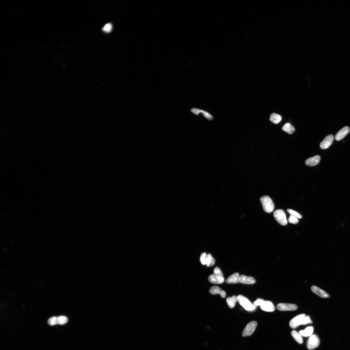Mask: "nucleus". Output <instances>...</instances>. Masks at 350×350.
Returning a JSON list of instances; mask_svg holds the SVG:
<instances>
[{
	"instance_id": "1",
	"label": "nucleus",
	"mask_w": 350,
	"mask_h": 350,
	"mask_svg": "<svg viewBox=\"0 0 350 350\" xmlns=\"http://www.w3.org/2000/svg\"><path fill=\"white\" fill-rule=\"evenodd\" d=\"M313 322L309 316H305L304 314H300L294 317L290 322V327L292 328H296L299 326L311 324Z\"/></svg>"
},
{
	"instance_id": "2",
	"label": "nucleus",
	"mask_w": 350,
	"mask_h": 350,
	"mask_svg": "<svg viewBox=\"0 0 350 350\" xmlns=\"http://www.w3.org/2000/svg\"><path fill=\"white\" fill-rule=\"evenodd\" d=\"M263 210L267 213H270L274 209V204L271 199L268 196H262L260 199Z\"/></svg>"
},
{
	"instance_id": "3",
	"label": "nucleus",
	"mask_w": 350,
	"mask_h": 350,
	"mask_svg": "<svg viewBox=\"0 0 350 350\" xmlns=\"http://www.w3.org/2000/svg\"><path fill=\"white\" fill-rule=\"evenodd\" d=\"M237 300L239 304L248 311H252L256 308V306L251 304L248 299L242 295H239Z\"/></svg>"
},
{
	"instance_id": "4",
	"label": "nucleus",
	"mask_w": 350,
	"mask_h": 350,
	"mask_svg": "<svg viewBox=\"0 0 350 350\" xmlns=\"http://www.w3.org/2000/svg\"><path fill=\"white\" fill-rule=\"evenodd\" d=\"M274 217L277 222L282 225L285 226L288 223L284 211L282 210H278L274 211Z\"/></svg>"
},
{
	"instance_id": "5",
	"label": "nucleus",
	"mask_w": 350,
	"mask_h": 350,
	"mask_svg": "<svg viewBox=\"0 0 350 350\" xmlns=\"http://www.w3.org/2000/svg\"><path fill=\"white\" fill-rule=\"evenodd\" d=\"M257 326V322L255 321H251L246 326L242 333L243 337L251 336Z\"/></svg>"
},
{
	"instance_id": "6",
	"label": "nucleus",
	"mask_w": 350,
	"mask_h": 350,
	"mask_svg": "<svg viewBox=\"0 0 350 350\" xmlns=\"http://www.w3.org/2000/svg\"><path fill=\"white\" fill-rule=\"evenodd\" d=\"M320 340L318 336L314 334L310 336L307 343L308 349L313 350L317 348L320 344Z\"/></svg>"
},
{
	"instance_id": "7",
	"label": "nucleus",
	"mask_w": 350,
	"mask_h": 350,
	"mask_svg": "<svg viewBox=\"0 0 350 350\" xmlns=\"http://www.w3.org/2000/svg\"><path fill=\"white\" fill-rule=\"evenodd\" d=\"M277 308L280 311H293L298 308L297 306L294 304L284 303L278 304Z\"/></svg>"
},
{
	"instance_id": "8",
	"label": "nucleus",
	"mask_w": 350,
	"mask_h": 350,
	"mask_svg": "<svg viewBox=\"0 0 350 350\" xmlns=\"http://www.w3.org/2000/svg\"><path fill=\"white\" fill-rule=\"evenodd\" d=\"M334 139V137L333 135H328L322 141L320 144V147L322 149H328L332 145Z\"/></svg>"
},
{
	"instance_id": "9",
	"label": "nucleus",
	"mask_w": 350,
	"mask_h": 350,
	"mask_svg": "<svg viewBox=\"0 0 350 350\" xmlns=\"http://www.w3.org/2000/svg\"><path fill=\"white\" fill-rule=\"evenodd\" d=\"M350 131L349 127L346 126L344 127L337 133L335 137V140L337 141H340L343 139L348 134Z\"/></svg>"
},
{
	"instance_id": "10",
	"label": "nucleus",
	"mask_w": 350,
	"mask_h": 350,
	"mask_svg": "<svg viewBox=\"0 0 350 350\" xmlns=\"http://www.w3.org/2000/svg\"><path fill=\"white\" fill-rule=\"evenodd\" d=\"M260 307L263 311L267 312H272L275 309L272 303L268 301H264L260 306Z\"/></svg>"
},
{
	"instance_id": "11",
	"label": "nucleus",
	"mask_w": 350,
	"mask_h": 350,
	"mask_svg": "<svg viewBox=\"0 0 350 350\" xmlns=\"http://www.w3.org/2000/svg\"><path fill=\"white\" fill-rule=\"evenodd\" d=\"M239 281L240 283L246 284H253L256 282L255 279L254 278L246 276L244 275L240 276Z\"/></svg>"
},
{
	"instance_id": "12",
	"label": "nucleus",
	"mask_w": 350,
	"mask_h": 350,
	"mask_svg": "<svg viewBox=\"0 0 350 350\" xmlns=\"http://www.w3.org/2000/svg\"><path fill=\"white\" fill-rule=\"evenodd\" d=\"M208 280L210 282L215 284H221L225 281L223 277L219 276L214 274L210 275Z\"/></svg>"
},
{
	"instance_id": "13",
	"label": "nucleus",
	"mask_w": 350,
	"mask_h": 350,
	"mask_svg": "<svg viewBox=\"0 0 350 350\" xmlns=\"http://www.w3.org/2000/svg\"><path fill=\"white\" fill-rule=\"evenodd\" d=\"M311 290L313 293L321 297L322 298L330 297L329 295L327 293L316 286H312L311 287Z\"/></svg>"
},
{
	"instance_id": "14",
	"label": "nucleus",
	"mask_w": 350,
	"mask_h": 350,
	"mask_svg": "<svg viewBox=\"0 0 350 350\" xmlns=\"http://www.w3.org/2000/svg\"><path fill=\"white\" fill-rule=\"evenodd\" d=\"M320 160V156L316 155L307 160L305 161V164L307 166H315L319 163Z\"/></svg>"
},
{
	"instance_id": "15",
	"label": "nucleus",
	"mask_w": 350,
	"mask_h": 350,
	"mask_svg": "<svg viewBox=\"0 0 350 350\" xmlns=\"http://www.w3.org/2000/svg\"><path fill=\"white\" fill-rule=\"evenodd\" d=\"M209 292L212 295L219 294L222 298H225L226 296V293L225 291L222 290L217 286L212 287L210 290Z\"/></svg>"
},
{
	"instance_id": "16",
	"label": "nucleus",
	"mask_w": 350,
	"mask_h": 350,
	"mask_svg": "<svg viewBox=\"0 0 350 350\" xmlns=\"http://www.w3.org/2000/svg\"><path fill=\"white\" fill-rule=\"evenodd\" d=\"M192 113L196 115H198L200 113L203 114L204 117L208 120H212L213 119V116L210 113L207 112L203 110L197 108H193L191 109Z\"/></svg>"
},
{
	"instance_id": "17",
	"label": "nucleus",
	"mask_w": 350,
	"mask_h": 350,
	"mask_svg": "<svg viewBox=\"0 0 350 350\" xmlns=\"http://www.w3.org/2000/svg\"><path fill=\"white\" fill-rule=\"evenodd\" d=\"M239 275L238 273H235L228 278L226 282L228 284H235L239 283Z\"/></svg>"
},
{
	"instance_id": "18",
	"label": "nucleus",
	"mask_w": 350,
	"mask_h": 350,
	"mask_svg": "<svg viewBox=\"0 0 350 350\" xmlns=\"http://www.w3.org/2000/svg\"><path fill=\"white\" fill-rule=\"evenodd\" d=\"M313 332V326H310L305 328L304 330H301L299 333L302 336L304 337H310L312 335Z\"/></svg>"
},
{
	"instance_id": "19",
	"label": "nucleus",
	"mask_w": 350,
	"mask_h": 350,
	"mask_svg": "<svg viewBox=\"0 0 350 350\" xmlns=\"http://www.w3.org/2000/svg\"><path fill=\"white\" fill-rule=\"evenodd\" d=\"M238 301L237 297L233 296L232 297H228L226 299L227 304L231 308L234 307L235 304Z\"/></svg>"
},
{
	"instance_id": "20",
	"label": "nucleus",
	"mask_w": 350,
	"mask_h": 350,
	"mask_svg": "<svg viewBox=\"0 0 350 350\" xmlns=\"http://www.w3.org/2000/svg\"><path fill=\"white\" fill-rule=\"evenodd\" d=\"M282 129L289 134H292L296 130L293 126L289 123L285 124L283 127Z\"/></svg>"
},
{
	"instance_id": "21",
	"label": "nucleus",
	"mask_w": 350,
	"mask_h": 350,
	"mask_svg": "<svg viewBox=\"0 0 350 350\" xmlns=\"http://www.w3.org/2000/svg\"><path fill=\"white\" fill-rule=\"evenodd\" d=\"M269 120L274 124H276L280 122L282 117L277 113H273L270 115Z\"/></svg>"
},
{
	"instance_id": "22",
	"label": "nucleus",
	"mask_w": 350,
	"mask_h": 350,
	"mask_svg": "<svg viewBox=\"0 0 350 350\" xmlns=\"http://www.w3.org/2000/svg\"><path fill=\"white\" fill-rule=\"evenodd\" d=\"M291 335L294 340H296L298 343L300 344H301L303 343V341L302 336L301 335L299 332H298L296 330H293L291 332Z\"/></svg>"
},
{
	"instance_id": "23",
	"label": "nucleus",
	"mask_w": 350,
	"mask_h": 350,
	"mask_svg": "<svg viewBox=\"0 0 350 350\" xmlns=\"http://www.w3.org/2000/svg\"><path fill=\"white\" fill-rule=\"evenodd\" d=\"M215 262V259L212 256L211 254H207L206 265L207 267L212 266L214 265Z\"/></svg>"
},
{
	"instance_id": "24",
	"label": "nucleus",
	"mask_w": 350,
	"mask_h": 350,
	"mask_svg": "<svg viewBox=\"0 0 350 350\" xmlns=\"http://www.w3.org/2000/svg\"><path fill=\"white\" fill-rule=\"evenodd\" d=\"M58 318V324L63 325L68 322V318L64 316H59Z\"/></svg>"
},
{
	"instance_id": "25",
	"label": "nucleus",
	"mask_w": 350,
	"mask_h": 350,
	"mask_svg": "<svg viewBox=\"0 0 350 350\" xmlns=\"http://www.w3.org/2000/svg\"><path fill=\"white\" fill-rule=\"evenodd\" d=\"M48 323L51 325H54L58 324L57 317L54 316L50 318L48 321Z\"/></svg>"
},
{
	"instance_id": "26",
	"label": "nucleus",
	"mask_w": 350,
	"mask_h": 350,
	"mask_svg": "<svg viewBox=\"0 0 350 350\" xmlns=\"http://www.w3.org/2000/svg\"><path fill=\"white\" fill-rule=\"evenodd\" d=\"M289 222L291 223L296 225L299 222L298 218L292 215H290L288 219Z\"/></svg>"
},
{
	"instance_id": "27",
	"label": "nucleus",
	"mask_w": 350,
	"mask_h": 350,
	"mask_svg": "<svg viewBox=\"0 0 350 350\" xmlns=\"http://www.w3.org/2000/svg\"><path fill=\"white\" fill-rule=\"evenodd\" d=\"M112 29V25L111 23H108L104 26L103 30L104 32L107 33L110 32Z\"/></svg>"
},
{
	"instance_id": "28",
	"label": "nucleus",
	"mask_w": 350,
	"mask_h": 350,
	"mask_svg": "<svg viewBox=\"0 0 350 350\" xmlns=\"http://www.w3.org/2000/svg\"><path fill=\"white\" fill-rule=\"evenodd\" d=\"M287 211L290 214L293 215L298 219H301L302 218V215L298 213V212L295 211L291 209H288Z\"/></svg>"
},
{
	"instance_id": "29",
	"label": "nucleus",
	"mask_w": 350,
	"mask_h": 350,
	"mask_svg": "<svg viewBox=\"0 0 350 350\" xmlns=\"http://www.w3.org/2000/svg\"><path fill=\"white\" fill-rule=\"evenodd\" d=\"M207 254L205 253H202L200 256V261L203 265H206V261Z\"/></svg>"
},
{
	"instance_id": "30",
	"label": "nucleus",
	"mask_w": 350,
	"mask_h": 350,
	"mask_svg": "<svg viewBox=\"0 0 350 350\" xmlns=\"http://www.w3.org/2000/svg\"><path fill=\"white\" fill-rule=\"evenodd\" d=\"M214 274L217 275V276L221 277L223 276V274L222 271L218 267H216L214 269L213 271Z\"/></svg>"
},
{
	"instance_id": "31",
	"label": "nucleus",
	"mask_w": 350,
	"mask_h": 350,
	"mask_svg": "<svg viewBox=\"0 0 350 350\" xmlns=\"http://www.w3.org/2000/svg\"><path fill=\"white\" fill-rule=\"evenodd\" d=\"M264 301L261 299H258L256 301H255L254 303V305L255 306H260Z\"/></svg>"
}]
</instances>
